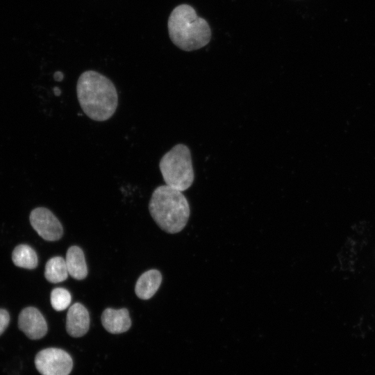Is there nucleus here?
I'll list each match as a JSON object with an SVG mask.
<instances>
[{
	"label": "nucleus",
	"mask_w": 375,
	"mask_h": 375,
	"mask_svg": "<svg viewBox=\"0 0 375 375\" xmlns=\"http://www.w3.org/2000/svg\"><path fill=\"white\" fill-rule=\"evenodd\" d=\"M76 94L83 112L92 120H108L117 108L118 94L114 83L96 71L88 70L80 75Z\"/></svg>",
	"instance_id": "obj_1"
},
{
	"label": "nucleus",
	"mask_w": 375,
	"mask_h": 375,
	"mask_svg": "<svg viewBox=\"0 0 375 375\" xmlns=\"http://www.w3.org/2000/svg\"><path fill=\"white\" fill-rule=\"evenodd\" d=\"M149 210L159 227L169 233L181 231L190 215L189 203L182 192L166 184L154 190Z\"/></svg>",
	"instance_id": "obj_2"
},
{
	"label": "nucleus",
	"mask_w": 375,
	"mask_h": 375,
	"mask_svg": "<svg viewBox=\"0 0 375 375\" xmlns=\"http://www.w3.org/2000/svg\"><path fill=\"white\" fill-rule=\"evenodd\" d=\"M167 26L171 40L183 51L199 49L206 46L211 38L207 22L188 4L179 5L172 11Z\"/></svg>",
	"instance_id": "obj_3"
},
{
	"label": "nucleus",
	"mask_w": 375,
	"mask_h": 375,
	"mask_svg": "<svg viewBox=\"0 0 375 375\" xmlns=\"http://www.w3.org/2000/svg\"><path fill=\"white\" fill-rule=\"evenodd\" d=\"M159 168L165 184L181 192L188 189L194 178L190 149L178 144L160 159Z\"/></svg>",
	"instance_id": "obj_4"
},
{
	"label": "nucleus",
	"mask_w": 375,
	"mask_h": 375,
	"mask_svg": "<svg viewBox=\"0 0 375 375\" xmlns=\"http://www.w3.org/2000/svg\"><path fill=\"white\" fill-rule=\"evenodd\" d=\"M35 365L42 375H69L73 361L68 353L57 348H47L39 351Z\"/></svg>",
	"instance_id": "obj_5"
},
{
	"label": "nucleus",
	"mask_w": 375,
	"mask_h": 375,
	"mask_svg": "<svg viewBox=\"0 0 375 375\" xmlns=\"http://www.w3.org/2000/svg\"><path fill=\"white\" fill-rule=\"evenodd\" d=\"M30 222L34 230L45 240L56 241L62 236L63 229L60 222L46 208L33 209L30 214Z\"/></svg>",
	"instance_id": "obj_6"
},
{
	"label": "nucleus",
	"mask_w": 375,
	"mask_h": 375,
	"mask_svg": "<svg viewBox=\"0 0 375 375\" xmlns=\"http://www.w3.org/2000/svg\"><path fill=\"white\" fill-rule=\"evenodd\" d=\"M19 328L31 340L43 338L47 332V322L39 311L34 307L24 308L18 318Z\"/></svg>",
	"instance_id": "obj_7"
},
{
	"label": "nucleus",
	"mask_w": 375,
	"mask_h": 375,
	"mask_svg": "<svg viewBox=\"0 0 375 375\" xmlns=\"http://www.w3.org/2000/svg\"><path fill=\"white\" fill-rule=\"evenodd\" d=\"M90 327V315L88 310L80 303L71 306L67 311L66 330L72 337L84 335Z\"/></svg>",
	"instance_id": "obj_8"
},
{
	"label": "nucleus",
	"mask_w": 375,
	"mask_h": 375,
	"mask_svg": "<svg viewBox=\"0 0 375 375\" xmlns=\"http://www.w3.org/2000/svg\"><path fill=\"white\" fill-rule=\"evenodd\" d=\"M101 323L110 333L117 334L127 331L131 326L129 312L126 308H106L101 315Z\"/></svg>",
	"instance_id": "obj_9"
},
{
	"label": "nucleus",
	"mask_w": 375,
	"mask_h": 375,
	"mask_svg": "<svg viewBox=\"0 0 375 375\" xmlns=\"http://www.w3.org/2000/svg\"><path fill=\"white\" fill-rule=\"evenodd\" d=\"M162 282V275L157 269H150L144 272L138 279L135 292L141 299H149L158 290Z\"/></svg>",
	"instance_id": "obj_10"
},
{
	"label": "nucleus",
	"mask_w": 375,
	"mask_h": 375,
	"mask_svg": "<svg viewBox=\"0 0 375 375\" xmlns=\"http://www.w3.org/2000/svg\"><path fill=\"white\" fill-rule=\"evenodd\" d=\"M65 262L69 274L82 280L87 276L88 269L83 250L77 246L70 247L66 253Z\"/></svg>",
	"instance_id": "obj_11"
},
{
	"label": "nucleus",
	"mask_w": 375,
	"mask_h": 375,
	"mask_svg": "<svg viewBox=\"0 0 375 375\" xmlns=\"http://www.w3.org/2000/svg\"><path fill=\"white\" fill-rule=\"evenodd\" d=\"M68 270L65 260L60 256L50 258L45 265L44 276L53 283L64 281L68 276Z\"/></svg>",
	"instance_id": "obj_12"
},
{
	"label": "nucleus",
	"mask_w": 375,
	"mask_h": 375,
	"mask_svg": "<svg viewBox=\"0 0 375 375\" xmlns=\"http://www.w3.org/2000/svg\"><path fill=\"white\" fill-rule=\"evenodd\" d=\"M12 259L16 266L25 269H34L38 265L36 252L27 244L17 246L12 251Z\"/></svg>",
	"instance_id": "obj_13"
},
{
	"label": "nucleus",
	"mask_w": 375,
	"mask_h": 375,
	"mask_svg": "<svg viewBox=\"0 0 375 375\" xmlns=\"http://www.w3.org/2000/svg\"><path fill=\"white\" fill-rule=\"evenodd\" d=\"M50 299L53 308L57 311H62L69 306L72 297L68 290L57 288L51 291Z\"/></svg>",
	"instance_id": "obj_14"
},
{
	"label": "nucleus",
	"mask_w": 375,
	"mask_h": 375,
	"mask_svg": "<svg viewBox=\"0 0 375 375\" xmlns=\"http://www.w3.org/2000/svg\"><path fill=\"white\" fill-rule=\"evenodd\" d=\"M10 315L6 310L0 308V335L4 332L9 324Z\"/></svg>",
	"instance_id": "obj_15"
},
{
	"label": "nucleus",
	"mask_w": 375,
	"mask_h": 375,
	"mask_svg": "<svg viewBox=\"0 0 375 375\" xmlns=\"http://www.w3.org/2000/svg\"><path fill=\"white\" fill-rule=\"evenodd\" d=\"M64 75L61 72H56L53 74V78L56 81H61L63 79Z\"/></svg>",
	"instance_id": "obj_16"
},
{
	"label": "nucleus",
	"mask_w": 375,
	"mask_h": 375,
	"mask_svg": "<svg viewBox=\"0 0 375 375\" xmlns=\"http://www.w3.org/2000/svg\"><path fill=\"white\" fill-rule=\"evenodd\" d=\"M53 93L56 96H59L61 93V91L60 90V88H58V87H55L53 88Z\"/></svg>",
	"instance_id": "obj_17"
}]
</instances>
